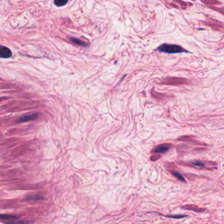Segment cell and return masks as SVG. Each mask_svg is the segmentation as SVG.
Segmentation results:
<instances>
[{"label": "cell", "instance_id": "obj_1", "mask_svg": "<svg viewBox=\"0 0 224 224\" xmlns=\"http://www.w3.org/2000/svg\"><path fill=\"white\" fill-rule=\"evenodd\" d=\"M158 52H164L169 54H175V53H187L188 52L187 50L184 49L182 47L177 46V45L174 44H167L164 43L161 45L157 49H156Z\"/></svg>", "mask_w": 224, "mask_h": 224}, {"label": "cell", "instance_id": "obj_2", "mask_svg": "<svg viewBox=\"0 0 224 224\" xmlns=\"http://www.w3.org/2000/svg\"><path fill=\"white\" fill-rule=\"evenodd\" d=\"M12 57V52L11 50L5 46L0 45V58L9 59Z\"/></svg>", "mask_w": 224, "mask_h": 224}, {"label": "cell", "instance_id": "obj_3", "mask_svg": "<svg viewBox=\"0 0 224 224\" xmlns=\"http://www.w3.org/2000/svg\"><path fill=\"white\" fill-rule=\"evenodd\" d=\"M172 146V144L170 143H165V144H161L158 145L154 150L153 151V153H164L167 152L168 150L170 149Z\"/></svg>", "mask_w": 224, "mask_h": 224}, {"label": "cell", "instance_id": "obj_4", "mask_svg": "<svg viewBox=\"0 0 224 224\" xmlns=\"http://www.w3.org/2000/svg\"><path fill=\"white\" fill-rule=\"evenodd\" d=\"M39 117V114L38 113H35V114H30V115H25L22 116L21 117H20L19 119L16 121L17 123H22V122H29L30 120H35Z\"/></svg>", "mask_w": 224, "mask_h": 224}, {"label": "cell", "instance_id": "obj_5", "mask_svg": "<svg viewBox=\"0 0 224 224\" xmlns=\"http://www.w3.org/2000/svg\"><path fill=\"white\" fill-rule=\"evenodd\" d=\"M182 208L183 209H186V210H193L195 212H203L205 210L204 208H199V207L195 206V205H186L185 206H183Z\"/></svg>", "mask_w": 224, "mask_h": 224}, {"label": "cell", "instance_id": "obj_6", "mask_svg": "<svg viewBox=\"0 0 224 224\" xmlns=\"http://www.w3.org/2000/svg\"><path fill=\"white\" fill-rule=\"evenodd\" d=\"M17 218V217L9 214H0V220H13Z\"/></svg>", "mask_w": 224, "mask_h": 224}, {"label": "cell", "instance_id": "obj_7", "mask_svg": "<svg viewBox=\"0 0 224 224\" xmlns=\"http://www.w3.org/2000/svg\"><path fill=\"white\" fill-rule=\"evenodd\" d=\"M170 172H171V173H172V174L177 179V180H180V181H183V182L186 181V180H185L183 176L180 173H179L178 172L173 171V170H171Z\"/></svg>", "mask_w": 224, "mask_h": 224}, {"label": "cell", "instance_id": "obj_8", "mask_svg": "<svg viewBox=\"0 0 224 224\" xmlns=\"http://www.w3.org/2000/svg\"><path fill=\"white\" fill-rule=\"evenodd\" d=\"M70 40L72 42H74V43L78 45V46H80L86 47V46H87V44H86L84 42H83L82 41L80 40L79 39H77V38H70Z\"/></svg>", "mask_w": 224, "mask_h": 224}, {"label": "cell", "instance_id": "obj_9", "mask_svg": "<svg viewBox=\"0 0 224 224\" xmlns=\"http://www.w3.org/2000/svg\"><path fill=\"white\" fill-rule=\"evenodd\" d=\"M69 0H54V3L57 7H63L66 5Z\"/></svg>", "mask_w": 224, "mask_h": 224}, {"label": "cell", "instance_id": "obj_10", "mask_svg": "<svg viewBox=\"0 0 224 224\" xmlns=\"http://www.w3.org/2000/svg\"><path fill=\"white\" fill-rule=\"evenodd\" d=\"M26 200H42L43 197L41 195H29L26 197Z\"/></svg>", "mask_w": 224, "mask_h": 224}, {"label": "cell", "instance_id": "obj_11", "mask_svg": "<svg viewBox=\"0 0 224 224\" xmlns=\"http://www.w3.org/2000/svg\"><path fill=\"white\" fill-rule=\"evenodd\" d=\"M191 164L192 166H194V167H197V168H204L205 166L203 162H200V161H194L192 162Z\"/></svg>", "mask_w": 224, "mask_h": 224}, {"label": "cell", "instance_id": "obj_12", "mask_svg": "<svg viewBox=\"0 0 224 224\" xmlns=\"http://www.w3.org/2000/svg\"><path fill=\"white\" fill-rule=\"evenodd\" d=\"M160 156H161L160 155H153V156H151L150 159L152 160L153 161H155V160H156L159 159L160 158Z\"/></svg>", "mask_w": 224, "mask_h": 224}, {"label": "cell", "instance_id": "obj_13", "mask_svg": "<svg viewBox=\"0 0 224 224\" xmlns=\"http://www.w3.org/2000/svg\"><path fill=\"white\" fill-rule=\"evenodd\" d=\"M167 217H172V218H181V217H186V216H168Z\"/></svg>", "mask_w": 224, "mask_h": 224}]
</instances>
